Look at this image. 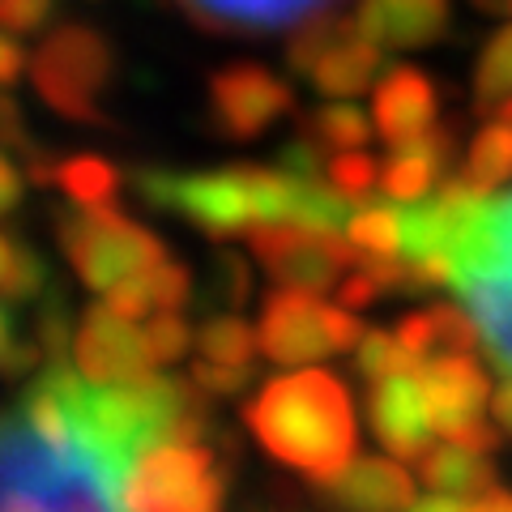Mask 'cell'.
<instances>
[{
  "label": "cell",
  "instance_id": "1",
  "mask_svg": "<svg viewBox=\"0 0 512 512\" xmlns=\"http://www.w3.org/2000/svg\"><path fill=\"white\" fill-rule=\"evenodd\" d=\"M244 423L269 457L308 474L312 483H325L329 474L350 466L359 448L355 406H350L346 384L316 367L269 380L248 402Z\"/></svg>",
  "mask_w": 512,
  "mask_h": 512
},
{
  "label": "cell",
  "instance_id": "2",
  "mask_svg": "<svg viewBox=\"0 0 512 512\" xmlns=\"http://www.w3.org/2000/svg\"><path fill=\"white\" fill-rule=\"evenodd\" d=\"M453 286L487 355L512 372V197H487L453 244Z\"/></svg>",
  "mask_w": 512,
  "mask_h": 512
},
{
  "label": "cell",
  "instance_id": "3",
  "mask_svg": "<svg viewBox=\"0 0 512 512\" xmlns=\"http://www.w3.org/2000/svg\"><path fill=\"white\" fill-rule=\"evenodd\" d=\"M56 239L64 256H69V265L77 269V278L103 295L124 278L167 261L163 244L150 231H141L133 218H124L116 201L56 214Z\"/></svg>",
  "mask_w": 512,
  "mask_h": 512
},
{
  "label": "cell",
  "instance_id": "4",
  "mask_svg": "<svg viewBox=\"0 0 512 512\" xmlns=\"http://www.w3.org/2000/svg\"><path fill=\"white\" fill-rule=\"evenodd\" d=\"M116 56L111 43L90 26H60L52 30L30 64V82H35L39 99L64 120L77 124H107L103 107L94 103L99 90H107Z\"/></svg>",
  "mask_w": 512,
  "mask_h": 512
},
{
  "label": "cell",
  "instance_id": "5",
  "mask_svg": "<svg viewBox=\"0 0 512 512\" xmlns=\"http://www.w3.org/2000/svg\"><path fill=\"white\" fill-rule=\"evenodd\" d=\"M227 470L205 444H158L137 457L124 483L128 512H218Z\"/></svg>",
  "mask_w": 512,
  "mask_h": 512
},
{
  "label": "cell",
  "instance_id": "6",
  "mask_svg": "<svg viewBox=\"0 0 512 512\" xmlns=\"http://www.w3.org/2000/svg\"><path fill=\"white\" fill-rule=\"evenodd\" d=\"M363 325L355 312L329 308L320 303L312 291H295V286H282L265 299L261 312V355L269 363L282 367H299V363H316L329 355H346L363 342Z\"/></svg>",
  "mask_w": 512,
  "mask_h": 512
},
{
  "label": "cell",
  "instance_id": "7",
  "mask_svg": "<svg viewBox=\"0 0 512 512\" xmlns=\"http://www.w3.org/2000/svg\"><path fill=\"white\" fill-rule=\"evenodd\" d=\"M380 52L384 47L359 30V18L320 9L286 43V64L299 77H312L325 99H350L376 82Z\"/></svg>",
  "mask_w": 512,
  "mask_h": 512
},
{
  "label": "cell",
  "instance_id": "8",
  "mask_svg": "<svg viewBox=\"0 0 512 512\" xmlns=\"http://www.w3.org/2000/svg\"><path fill=\"white\" fill-rule=\"evenodd\" d=\"M256 261L269 269V278L295 291H329L346 265H355V244H342L325 231H308L295 222H256L248 231Z\"/></svg>",
  "mask_w": 512,
  "mask_h": 512
},
{
  "label": "cell",
  "instance_id": "9",
  "mask_svg": "<svg viewBox=\"0 0 512 512\" xmlns=\"http://www.w3.org/2000/svg\"><path fill=\"white\" fill-rule=\"evenodd\" d=\"M423 389H427V406H431V423L444 440L470 444L491 453L500 444V431L483 423V406H487V372L478 367L470 355H440L427 359L423 367Z\"/></svg>",
  "mask_w": 512,
  "mask_h": 512
},
{
  "label": "cell",
  "instance_id": "10",
  "mask_svg": "<svg viewBox=\"0 0 512 512\" xmlns=\"http://www.w3.org/2000/svg\"><path fill=\"white\" fill-rule=\"evenodd\" d=\"M291 86L261 64H227L210 77V124L227 141H252L291 111Z\"/></svg>",
  "mask_w": 512,
  "mask_h": 512
},
{
  "label": "cell",
  "instance_id": "11",
  "mask_svg": "<svg viewBox=\"0 0 512 512\" xmlns=\"http://www.w3.org/2000/svg\"><path fill=\"white\" fill-rule=\"evenodd\" d=\"M77 367L94 380V384H133L154 376V355H150V338L137 333V325L128 316H120L111 303H94L82 316L77 329Z\"/></svg>",
  "mask_w": 512,
  "mask_h": 512
},
{
  "label": "cell",
  "instance_id": "12",
  "mask_svg": "<svg viewBox=\"0 0 512 512\" xmlns=\"http://www.w3.org/2000/svg\"><path fill=\"white\" fill-rule=\"evenodd\" d=\"M175 214L188 218L210 239H231L239 231L256 227V205L248 167H222V171H192L175 180Z\"/></svg>",
  "mask_w": 512,
  "mask_h": 512
},
{
  "label": "cell",
  "instance_id": "13",
  "mask_svg": "<svg viewBox=\"0 0 512 512\" xmlns=\"http://www.w3.org/2000/svg\"><path fill=\"white\" fill-rule=\"evenodd\" d=\"M367 419H372V431L393 457L419 461L427 453V436L436 431L419 367L376 380L367 393Z\"/></svg>",
  "mask_w": 512,
  "mask_h": 512
},
{
  "label": "cell",
  "instance_id": "14",
  "mask_svg": "<svg viewBox=\"0 0 512 512\" xmlns=\"http://www.w3.org/2000/svg\"><path fill=\"white\" fill-rule=\"evenodd\" d=\"M320 495L355 512H406L414 504V478L397 461L355 457L325 483H316Z\"/></svg>",
  "mask_w": 512,
  "mask_h": 512
},
{
  "label": "cell",
  "instance_id": "15",
  "mask_svg": "<svg viewBox=\"0 0 512 512\" xmlns=\"http://www.w3.org/2000/svg\"><path fill=\"white\" fill-rule=\"evenodd\" d=\"M359 30L384 52L431 47L448 26V0H359Z\"/></svg>",
  "mask_w": 512,
  "mask_h": 512
},
{
  "label": "cell",
  "instance_id": "16",
  "mask_svg": "<svg viewBox=\"0 0 512 512\" xmlns=\"http://www.w3.org/2000/svg\"><path fill=\"white\" fill-rule=\"evenodd\" d=\"M372 124L389 146L427 133V128L436 124V86H431L419 69H410V64H393V69L384 73V82L376 86Z\"/></svg>",
  "mask_w": 512,
  "mask_h": 512
},
{
  "label": "cell",
  "instance_id": "17",
  "mask_svg": "<svg viewBox=\"0 0 512 512\" xmlns=\"http://www.w3.org/2000/svg\"><path fill=\"white\" fill-rule=\"evenodd\" d=\"M197 26L214 35H265L320 13L329 0H175Z\"/></svg>",
  "mask_w": 512,
  "mask_h": 512
},
{
  "label": "cell",
  "instance_id": "18",
  "mask_svg": "<svg viewBox=\"0 0 512 512\" xmlns=\"http://www.w3.org/2000/svg\"><path fill=\"white\" fill-rule=\"evenodd\" d=\"M453 163V133L448 128H427V133L397 141L393 154L380 163V184L397 201H419L436 184V175Z\"/></svg>",
  "mask_w": 512,
  "mask_h": 512
},
{
  "label": "cell",
  "instance_id": "19",
  "mask_svg": "<svg viewBox=\"0 0 512 512\" xmlns=\"http://www.w3.org/2000/svg\"><path fill=\"white\" fill-rule=\"evenodd\" d=\"M397 338L410 350L419 363L440 359V355H474V346L483 342L474 316L461 308H448V303H436L427 312H410L397 320Z\"/></svg>",
  "mask_w": 512,
  "mask_h": 512
},
{
  "label": "cell",
  "instance_id": "20",
  "mask_svg": "<svg viewBox=\"0 0 512 512\" xmlns=\"http://www.w3.org/2000/svg\"><path fill=\"white\" fill-rule=\"evenodd\" d=\"M419 478L431 491H444V495H478L495 487V466L487 461L483 448L444 440L419 457Z\"/></svg>",
  "mask_w": 512,
  "mask_h": 512
},
{
  "label": "cell",
  "instance_id": "21",
  "mask_svg": "<svg viewBox=\"0 0 512 512\" xmlns=\"http://www.w3.org/2000/svg\"><path fill=\"white\" fill-rule=\"evenodd\" d=\"M512 99V26L495 30L474 69V107L491 116Z\"/></svg>",
  "mask_w": 512,
  "mask_h": 512
},
{
  "label": "cell",
  "instance_id": "22",
  "mask_svg": "<svg viewBox=\"0 0 512 512\" xmlns=\"http://www.w3.org/2000/svg\"><path fill=\"white\" fill-rule=\"evenodd\" d=\"M303 133H312L320 146L342 154V150H359L372 141V124H367V116L359 107H350L346 99L342 103H325V107H312L308 116L299 120Z\"/></svg>",
  "mask_w": 512,
  "mask_h": 512
},
{
  "label": "cell",
  "instance_id": "23",
  "mask_svg": "<svg viewBox=\"0 0 512 512\" xmlns=\"http://www.w3.org/2000/svg\"><path fill=\"white\" fill-rule=\"evenodd\" d=\"M56 184L82 205H111L120 197V171L99 154L64 158L60 171H56Z\"/></svg>",
  "mask_w": 512,
  "mask_h": 512
},
{
  "label": "cell",
  "instance_id": "24",
  "mask_svg": "<svg viewBox=\"0 0 512 512\" xmlns=\"http://www.w3.org/2000/svg\"><path fill=\"white\" fill-rule=\"evenodd\" d=\"M197 346H201V359H214V363H235V367H252V355L261 350V338L248 329L244 316L235 312H222L210 316L197 333Z\"/></svg>",
  "mask_w": 512,
  "mask_h": 512
},
{
  "label": "cell",
  "instance_id": "25",
  "mask_svg": "<svg viewBox=\"0 0 512 512\" xmlns=\"http://www.w3.org/2000/svg\"><path fill=\"white\" fill-rule=\"evenodd\" d=\"M461 171H466L470 180L478 188H487V192L495 184L512 180V120H495L487 128H478L470 158H466V167Z\"/></svg>",
  "mask_w": 512,
  "mask_h": 512
},
{
  "label": "cell",
  "instance_id": "26",
  "mask_svg": "<svg viewBox=\"0 0 512 512\" xmlns=\"http://www.w3.org/2000/svg\"><path fill=\"white\" fill-rule=\"evenodd\" d=\"M350 244L359 252H380V256H402V214L397 205H384V201H367L363 210L350 218Z\"/></svg>",
  "mask_w": 512,
  "mask_h": 512
},
{
  "label": "cell",
  "instance_id": "27",
  "mask_svg": "<svg viewBox=\"0 0 512 512\" xmlns=\"http://www.w3.org/2000/svg\"><path fill=\"white\" fill-rule=\"evenodd\" d=\"M0 286H5L9 303L35 299L47 291V265L30 248H22L18 235H0Z\"/></svg>",
  "mask_w": 512,
  "mask_h": 512
},
{
  "label": "cell",
  "instance_id": "28",
  "mask_svg": "<svg viewBox=\"0 0 512 512\" xmlns=\"http://www.w3.org/2000/svg\"><path fill=\"white\" fill-rule=\"evenodd\" d=\"M410 367H423V363L402 346L397 333L372 329V333H363V342L355 346V376H363L367 384H376L393 372H410Z\"/></svg>",
  "mask_w": 512,
  "mask_h": 512
},
{
  "label": "cell",
  "instance_id": "29",
  "mask_svg": "<svg viewBox=\"0 0 512 512\" xmlns=\"http://www.w3.org/2000/svg\"><path fill=\"white\" fill-rule=\"evenodd\" d=\"M141 282H146V295H150L154 308H167V312H180L192 295L188 269L175 265V261H158L150 269H141Z\"/></svg>",
  "mask_w": 512,
  "mask_h": 512
},
{
  "label": "cell",
  "instance_id": "30",
  "mask_svg": "<svg viewBox=\"0 0 512 512\" xmlns=\"http://www.w3.org/2000/svg\"><path fill=\"white\" fill-rule=\"evenodd\" d=\"M376 180H380L376 158H367V154H333L329 158V184L342 188L346 197L367 201L372 197V188H376Z\"/></svg>",
  "mask_w": 512,
  "mask_h": 512
},
{
  "label": "cell",
  "instance_id": "31",
  "mask_svg": "<svg viewBox=\"0 0 512 512\" xmlns=\"http://www.w3.org/2000/svg\"><path fill=\"white\" fill-rule=\"evenodd\" d=\"M35 338L43 346L47 363H64V355H69V308H64V299L56 291H47L43 308L35 316Z\"/></svg>",
  "mask_w": 512,
  "mask_h": 512
},
{
  "label": "cell",
  "instance_id": "32",
  "mask_svg": "<svg viewBox=\"0 0 512 512\" xmlns=\"http://www.w3.org/2000/svg\"><path fill=\"white\" fill-rule=\"evenodd\" d=\"M43 355V346L39 338L35 342H22V333H18V316H13V303H5V342H0V367H5V376L9 380H18L26 372H35Z\"/></svg>",
  "mask_w": 512,
  "mask_h": 512
},
{
  "label": "cell",
  "instance_id": "33",
  "mask_svg": "<svg viewBox=\"0 0 512 512\" xmlns=\"http://www.w3.org/2000/svg\"><path fill=\"white\" fill-rule=\"evenodd\" d=\"M146 338H150L154 363H175V359H180L184 350L192 346V333H188V325H184V316H180V312H167V308L146 325Z\"/></svg>",
  "mask_w": 512,
  "mask_h": 512
},
{
  "label": "cell",
  "instance_id": "34",
  "mask_svg": "<svg viewBox=\"0 0 512 512\" xmlns=\"http://www.w3.org/2000/svg\"><path fill=\"white\" fill-rule=\"evenodd\" d=\"M214 295L222 308H244V299L252 295V274H248V261L239 252H218L214 261Z\"/></svg>",
  "mask_w": 512,
  "mask_h": 512
},
{
  "label": "cell",
  "instance_id": "35",
  "mask_svg": "<svg viewBox=\"0 0 512 512\" xmlns=\"http://www.w3.org/2000/svg\"><path fill=\"white\" fill-rule=\"evenodd\" d=\"M192 380L201 384L210 397H239L252 384V367H235V363H214V359H201L197 367L188 372Z\"/></svg>",
  "mask_w": 512,
  "mask_h": 512
},
{
  "label": "cell",
  "instance_id": "36",
  "mask_svg": "<svg viewBox=\"0 0 512 512\" xmlns=\"http://www.w3.org/2000/svg\"><path fill=\"white\" fill-rule=\"evenodd\" d=\"M175 171H163V167H137L128 175V184L141 197V205H150L158 214H175Z\"/></svg>",
  "mask_w": 512,
  "mask_h": 512
},
{
  "label": "cell",
  "instance_id": "37",
  "mask_svg": "<svg viewBox=\"0 0 512 512\" xmlns=\"http://www.w3.org/2000/svg\"><path fill=\"white\" fill-rule=\"evenodd\" d=\"M52 18V0H0V22L9 35H35Z\"/></svg>",
  "mask_w": 512,
  "mask_h": 512
},
{
  "label": "cell",
  "instance_id": "38",
  "mask_svg": "<svg viewBox=\"0 0 512 512\" xmlns=\"http://www.w3.org/2000/svg\"><path fill=\"white\" fill-rule=\"evenodd\" d=\"M376 295H384L380 291V282L367 274V269H359L355 265V274H350L346 282H342V308H350V312H359V308H367Z\"/></svg>",
  "mask_w": 512,
  "mask_h": 512
},
{
  "label": "cell",
  "instance_id": "39",
  "mask_svg": "<svg viewBox=\"0 0 512 512\" xmlns=\"http://www.w3.org/2000/svg\"><path fill=\"white\" fill-rule=\"evenodd\" d=\"M18 201H22V175L13 163H0V210H18Z\"/></svg>",
  "mask_w": 512,
  "mask_h": 512
},
{
  "label": "cell",
  "instance_id": "40",
  "mask_svg": "<svg viewBox=\"0 0 512 512\" xmlns=\"http://www.w3.org/2000/svg\"><path fill=\"white\" fill-rule=\"evenodd\" d=\"M22 73V47H18V35H5V43H0V77H5V86L18 82Z\"/></svg>",
  "mask_w": 512,
  "mask_h": 512
},
{
  "label": "cell",
  "instance_id": "41",
  "mask_svg": "<svg viewBox=\"0 0 512 512\" xmlns=\"http://www.w3.org/2000/svg\"><path fill=\"white\" fill-rule=\"evenodd\" d=\"M491 414H495V423H500L508 436H512V372H508V380L495 389V406H491Z\"/></svg>",
  "mask_w": 512,
  "mask_h": 512
},
{
  "label": "cell",
  "instance_id": "42",
  "mask_svg": "<svg viewBox=\"0 0 512 512\" xmlns=\"http://www.w3.org/2000/svg\"><path fill=\"white\" fill-rule=\"evenodd\" d=\"M406 512H466L457 504V495H444V491H436V495H427V500H414Z\"/></svg>",
  "mask_w": 512,
  "mask_h": 512
},
{
  "label": "cell",
  "instance_id": "43",
  "mask_svg": "<svg viewBox=\"0 0 512 512\" xmlns=\"http://www.w3.org/2000/svg\"><path fill=\"white\" fill-rule=\"evenodd\" d=\"M466 512H512V495L491 487V491H483V500H474Z\"/></svg>",
  "mask_w": 512,
  "mask_h": 512
},
{
  "label": "cell",
  "instance_id": "44",
  "mask_svg": "<svg viewBox=\"0 0 512 512\" xmlns=\"http://www.w3.org/2000/svg\"><path fill=\"white\" fill-rule=\"evenodd\" d=\"M478 9H504V13H512V0H474Z\"/></svg>",
  "mask_w": 512,
  "mask_h": 512
},
{
  "label": "cell",
  "instance_id": "45",
  "mask_svg": "<svg viewBox=\"0 0 512 512\" xmlns=\"http://www.w3.org/2000/svg\"><path fill=\"white\" fill-rule=\"evenodd\" d=\"M500 116H512V103H504V107H500Z\"/></svg>",
  "mask_w": 512,
  "mask_h": 512
},
{
  "label": "cell",
  "instance_id": "46",
  "mask_svg": "<svg viewBox=\"0 0 512 512\" xmlns=\"http://www.w3.org/2000/svg\"><path fill=\"white\" fill-rule=\"evenodd\" d=\"M504 120H512V116H504Z\"/></svg>",
  "mask_w": 512,
  "mask_h": 512
}]
</instances>
